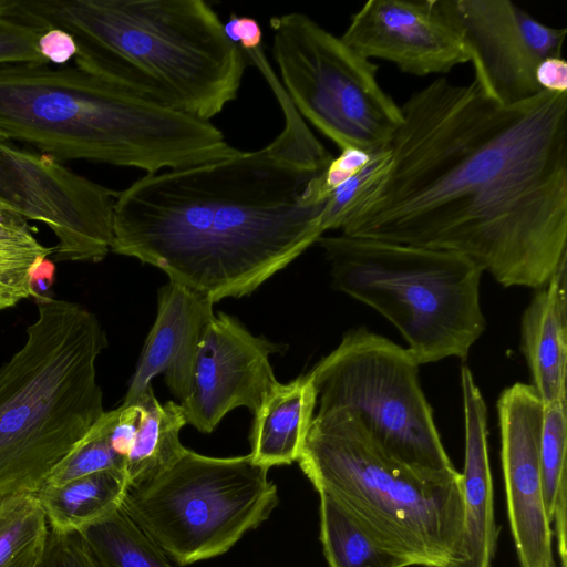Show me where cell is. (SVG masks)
<instances>
[{
    "mask_svg": "<svg viewBox=\"0 0 567 567\" xmlns=\"http://www.w3.org/2000/svg\"><path fill=\"white\" fill-rule=\"evenodd\" d=\"M282 131L265 147L145 174L117 192L111 251L164 271L213 303L251 293L326 233L323 172L332 155L267 59Z\"/></svg>",
    "mask_w": 567,
    "mask_h": 567,
    "instance_id": "2",
    "label": "cell"
},
{
    "mask_svg": "<svg viewBox=\"0 0 567 567\" xmlns=\"http://www.w3.org/2000/svg\"><path fill=\"white\" fill-rule=\"evenodd\" d=\"M320 497V539L329 567H408L381 547L333 498Z\"/></svg>",
    "mask_w": 567,
    "mask_h": 567,
    "instance_id": "23",
    "label": "cell"
},
{
    "mask_svg": "<svg viewBox=\"0 0 567 567\" xmlns=\"http://www.w3.org/2000/svg\"><path fill=\"white\" fill-rule=\"evenodd\" d=\"M49 533L35 494L0 496V567H41Z\"/></svg>",
    "mask_w": 567,
    "mask_h": 567,
    "instance_id": "24",
    "label": "cell"
},
{
    "mask_svg": "<svg viewBox=\"0 0 567 567\" xmlns=\"http://www.w3.org/2000/svg\"><path fill=\"white\" fill-rule=\"evenodd\" d=\"M136 404L140 406L141 415L126 460L125 473L128 485L156 475L185 451L179 433L187 422L179 403H161L151 388Z\"/></svg>",
    "mask_w": 567,
    "mask_h": 567,
    "instance_id": "21",
    "label": "cell"
},
{
    "mask_svg": "<svg viewBox=\"0 0 567 567\" xmlns=\"http://www.w3.org/2000/svg\"><path fill=\"white\" fill-rule=\"evenodd\" d=\"M213 302L169 280L159 288L155 322L145 340L123 405L136 404L158 374L179 404L193 391L199 346L214 318Z\"/></svg>",
    "mask_w": 567,
    "mask_h": 567,
    "instance_id": "16",
    "label": "cell"
},
{
    "mask_svg": "<svg viewBox=\"0 0 567 567\" xmlns=\"http://www.w3.org/2000/svg\"><path fill=\"white\" fill-rule=\"evenodd\" d=\"M297 461L318 493L408 567H460L466 560L458 471L425 474L398 463L346 412L316 414Z\"/></svg>",
    "mask_w": 567,
    "mask_h": 567,
    "instance_id": "6",
    "label": "cell"
},
{
    "mask_svg": "<svg viewBox=\"0 0 567 567\" xmlns=\"http://www.w3.org/2000/svg\"><path fill=\"white\" fill-rule=\"evenodd\" d=\"M520 350L544 406L566 400L567 258L525 309Z\"/></svg>",
    "mask_w": 567,
    "mask_h": 567,
    "instance_id": "18",
    "label": "cell"
},
{
    "mask_svg": "<svg viewBox=\"0 0 567 567\" xmlns=\"http://www.w3.org/2000/svg\"><path fill=\"white\" fill-rule=\"evenodd\" d=\"M340 38L361 56L415 76L447 73L470 62L445 0H370L351 16Z\"/></svg>",
    "mask_w": 567,
    "mask_h": 567,
    "instance_id": "14",
    "label": "cell"
},
{
    "mask_svg": "<svg viewBox=\"0 0 567 567\" xmlns=\"http://www.w3.org/2000/svg\"><path fill=\"white\" fill-rule=\"evenodd\" d=\"M317 392L308 374L280 383L254 413L250 456L270 468L298 460L315 416Z\"/></svg>",
    "mask_w": 567,
    "mask_h": 567,
    "instance_id": "19",
    "label": "cell"
},
{
    "mask_svg": "<svg viewBox=\"0 0 567 567\" xmlns=\"http://www.w3.org/2000/svg\"><path fill=\"white\" fill-rule=\"evenodd\" d=\"M55 266L49 258L37 261L30 271V291L35 301L52 298L50 292L54 282Z\"/></svg>",
    "mask_w": 567,
    "mask_h": 567,
    "instance_id": "34",
    "label": "cell"
},
{
    "mask_svg": "<svg viewBox=\"0 0 567 567\" xmlns=\"http://www.w3.org/2000/svg\"><path fill=\"white\" fill-rule=\"evenodd\" d=\"M281 344L254 336L236 318L219 312L202 339L189 399L181 404L187 424L210 433L238 406L254 414L278 381L270 355Z\"/></svg>",
    "mask_w": 567,
    "mask_h": 567,
    "instance_id": "15",
    "label": "cell"
},
{
    "mask_svg": "<svg viewBox=\"0 0 567 567\" xmlns=\"http://www.w3.org/2000/svg\"><path fill=\"white\" fill-rule=\"evenodd\" d=\"M333 286L373 308L402 334L421 364L465 360L485 330L483 270L444 250L351 237L321 236Z\"/></svg>",
    "mask_w": 567,
    "mask_h": 567,
    "instance_id": "7",
    "label": "cell"
},
{
    "mask_svg": "<svg viewBox=\"0 0 567 567\" xmlns=\"http://www.w3.org/2000/svg\"><path fill=\"white\" fill-rule=\"evenodd\" d=\"M127 486L124 473L103 471L44 485L35 496L52 532L75 534L120 508Z\"/></svg>",
    "mask_w": 567,
    "mask_h": 567,
    "instance_id": "20",
    "label": "cell"
},
{
    "mask_svg": "<svg viewBox=\"0 0 567 567\" xmlns=\"http://www.w3.org/2000/svg\"><path fill=\"white\" fill-rule=\"evenodd\" d=\"M22 215L0 204V311L31 297L30 271L53 247L43 246Z\"/></svg>",
    "mask_w": 567,
    "mask_h": 567,
    "instance_id": "25",
    "label": "cell"
},
{
    "mask_svg": "<svg viewBox=\"0 0 567 567\" xmlns=\"http://www.w3.org/2000/svg\"><path fill=\"white\" fill-rule=\"evenodd\" d=\"M118 409L104 412L71 452L53 468L44 485H60L103 471L125 473L126 460L112 447L110 434Z\"/></svg>",
    "mask_w": 567,
    "mask_h": 567,
    "instance_id": "27",
    "label": "cell"
},
{
    "mask_svg": "<svg viewBox=\"0 0 567 567\" xmlns=\"http://www.w3.org/2000/svg\"><path fill=\"white\" fill-rule=\"evenodd\" d=\"M465 458L463 478L466 560L460 567H492L498 528L487 442V409L472 371L461 369Z\"/></svg>",
    "mask_w": 567,
    "mask_h": 567,
    "instance_id": "17",
    "label": "cell"
},
{
    "mask_svg": "<svg viewBox=\"0 0 567 567\" xmlns=\"http://www.w3.org/2000/svg\"><path fill=\"white\" fill-rule=\"evenodd\" d=\"M37 305L24 344L0 367V496L37 494L105 412L97 317L53 297Z\"/></svg>",
    "mask_w": 567,
    "mask_h": 567,
    "instance_id": "5",
    "label": "cell"
},
{
    "mask_svg": "<svg viewBox=\"0 0 567 567\" xmlns=\"http://www.w3.org/2000/svg\"><path fill=\"white\" fill-rule=\"evenodd\" d=\"M3 16L68 31L76 66L207 122L237 97L248 64L203 0H8Z\"/></svg>",
    "mask_w": 567,
    "mask_h": 567,
    "instance_id": "3",
    "label": "cell"
},
{
    "mask_svg": "<svg viewBox=\"0 0 567 567\" xmlns=\"http://www.w3.org/2000/svg\"><path fill=\"white\" fill-rule=\"evenodd\" d=\"M41 567H99L80 533L58 534L50 529Z\"/></svg>",
    "mask_w": 567,
    "mask_h": 567,
    "instance_id": "29",
    "label": "cell"
},
{
    "mask_svg": "<svg viewBox=\"0 0 567 567\" xmlns=\"http://www.w3.org/2000/svg\"><path fill=\"white\" fill-rule=\"evenodd\" d=\"M117 192L0 134V204L45 224L53 261L97 262L111 251Z\"/></svg>",
    "mask_w": 567,
    "mask_h": 567,
    "instance_id": "11",
    "label": "cell"
},
{
    "mask_svg": "<svg viewBox=\"0 0 567 567\" xmlns=\"http://www.w3.org/2000/svg\"><path fill=\"white\" fill-rule=\"evenodd\" d=\"M269 468L250 454L212 457L185 449L168 467L127 486L122 509L179 565L228 551L278 504Z\"/></svg>",
    "mask_w": 567,
    "mask_h": 567,
    "instance_id": "8",
    "label": "cell"
},
{
    "mask_svg": "<svg viewBox=\"0 0 567 567\" xmlns=\"http://www.w3.org/2000/svg\"><path fill=\"white\" fill-rule=\"evenodd\" d=\"M566 400L544 406L540 467L547 512L557 543L559 567H567Z\"/></svg>",
    "mask_w": 567,
    "mask_h": 567,
    "instance_id": "22",
    "label": "cell"
},
{
    "mask_svg": "<svg viewBox=\"0 0 567 567\" xmlns=\"http://www.w3.org/2000/svg\"><path fill=\"white\" fill-rule=\"evenodd\" d=\"M536 82L542 91L567 93V62L561 56H548L542 60L535 72Z\"/></svg>",
    "mask_w": 567,
    "mask_h": 567,
    "instance_id": "33",
    "label": "cell"
},
{
    "mask_svg": "<svg viewBox=\"0 0 567 567\" xmlns=\"http://www.w3.org/2000/svg\"><path fill=\"white\" fill-rule=\"evenodd\" d=\"M462 33L474 79L496 103L512 106L543 92L538 63L561 56L566 28L547 25L509 0H445Z\"/></svg>",
    "mask_w": 567,
    "mask_h": 567,
    "instance_id": "12",
    "label": "cell"
},
{
    "mask_svg": "<svg viewBox=\"0 0 567 567\" xmlns=\"http://www.w3.org/2000/svg\"><path fill=\"white\" fill-rule=\"evenodd\" d=\"M501 463L509 527L520 567H557L540 467L544 404L532 384L514 383L497 401Z\"/></svg>",
    "mask_w": 567,
    "mask_h": 567,
    "instance_id": "13",
    "label": "cell"
},
{
    "mask_svg": "<svg viewBox=\"0 0 567 567\" xmlns=\"http://www.w3.org/2000/svg\"><path fill=\"white\" fill-rule=\"evenodd\" d=\"M0 134L60 163L85 159L146 174L239 151L210 122L144 100L76 65H0Z\"/></svg>",
    "mask_w": 567,
    "mask_h": 567,
    "instance_id": "4",
    "label": "cell"
},
{
    "mask_svg": "<svg viewBox=\"0 0 567 567\" xmlns=\"http://www.w3.org/2000/svg\"><path fill=\"white\" fill-rule=\"evenodd\" d=\"M80 534L99 567H173L122 507Z\"/></svg>",
    "mask_w": 567,
    "mask_h": 567,
    "instance_id": "26",
    "label": "cell"
},
{
    "mask_svg": "<svg viewBox=\"0 0 567 567\" xmlns=\"http://www.w3.org/2000/svg\"><path fill=\"white\" fill-rule=\"evenodd\" d=\"M40 53L48 62L66 64L76 54V42L65 30L52 28L45 30L38 42Z\"/></svg>",
    "mask_w": 567,
    "mask_h": 567,
    "instance_id": "31",
    "label": "cell"
},
{
    "mask_svg": "<svg viewBox=\"0 0 567 567\" xmlns=\"http://www.w3.org/2000/svg\"><path fill=\"white\" fill-rule=\"evenodd\" d=\"M374 151L359 147L340 150L339 155L332 157L323 172L322 186L328 196L333 189L361 172L371 161Z\"/></svg>",
    "mask_w": 567,
    "mask_h": 567,
    "instance_id": "30",
    "label": "cell"
},
{
    "mask_svg": "<svg viewBox=\"0 0 567 567\" xmlns=\"http://www.w3.org/2000/svg\"><path fill=\"white\" fill-rule=\"evenodd\" d=\"M382 178L342 235L461 255L504 287L540 288L567 258V93L512 106L439 78L400 105Z\"/></svg>",
    "mask_w": 567,
    "mask_h": 567,
    "instance_id": "1",
    "label": "cell"
},
{
    "mask_svg": "<svg viewBox=\"0 0 567 567\" xmlns=\"http://www.w3.org/2000/svg\"><path fill=\"white\" fill-rule=\"evenodd\" d=\"M272 56L298 113L339 150L388 145L402 122L400 105L361 56L305 13L272 17Z\"/></svg>",
    "mask_w": 567,
    "mask_h": 567,
    "instance_id": "10",
    "label": "cell"
},
{
    "mask_svg": "<svg viewBox=\"0 0 567 567\" xmlns=\"http://www.w3.org/2000/svg\"><path fill=\"white\" fill-rule=\"evenodd\" d=\"M419 368L406 348L364 327L350 330L308 373L316 414H350L386 456L415 472L454 473Z\"/></svg>",
    "mask_w": 567,
    "mask_h": 567,
    "instance_id": "9",
    "label": "cell"
},
{
    "mask_svg": "<svg viewBox=\"0 0 567 567\" xmlns=\"http://www.w3.org/2000/svg\"><path fill=\"white\" fill-rule=\"evenodd\" d=\"M226 37L244 52L261 47L262 30L252 18L231 14L224 24Z\"/></svg>",
    "mask_w": 567,
    "mask_h": 567,
    "instance_id": "32",
    "label": "cell"
},
{
    "mask_svg": "<svg viewBox=\"0 0 567 567\" xmlns=\"http://www.w3.org/2000/svg\"><path fill=\"white\" fill-rule=\"evenodd\" d=\"M8 0H0V65L49 64L40 53L38 42L42 31L4 17Z\"/></svg>",
    "mask_w": 567,
    "mask_h": 567,
    "instance_id": "28",
    "label": "cell"
}]
</instances>
